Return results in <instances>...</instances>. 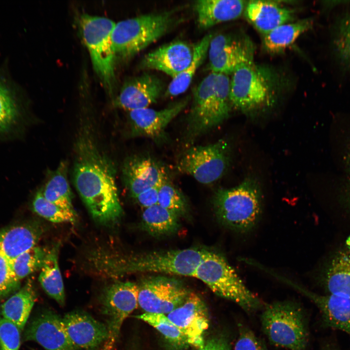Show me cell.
<instances>
[{
	"label": "cell",
	"instance_id": "1",
	"mask_svg": "<svg viewBox=\"0 0 350 350\" xmlns=\"http://www.w3.org/2000/svg\"><path fill=\"white\" fill-rule=\"evenodd\" d=\"M84 117L74 145L73 183L94 220L103 225L113 226L123 214L115 167L100 144L93 123Z\"/></svg>",
	"mask_w": 350,
	"mask_h": 350
},
{
	"label": "cell",
	"instance_id": "2",
	"mask_svg": "<svg viewBox=\"0 0 350 350\" xmlns=\"http://www.w3.org/2000/svg\"><path fill=\"white\" fill-rule=\"evenodd\" d=\"M208 249L190 247L155 251L132 256H118L112 252H94L90 264L94 270L107 276L138 272H158L193 277Z\"/></svg>",
	"mask_w": 350,
	"mask_h": 350
},
{
	"label": "cell",
	"instance_id": "3",
	"mask_svg": "<svg viewBox=\"0 0 350 350\" xmlns=\"http://www.w3.org/2000/svg\"><path fill=\"white\" fill-rule=\"evenodd\" d=\"M276 73L254 62L244 64L231 74L229 97L231 106L253 113L272 105L280 89Z\"/></svg>",
	"mask_w": 350,
	"mask_h": 350
},
{
	"label": "cell",
	"instance_id": "4",
	"mask_svg": "<svg viewBox=\"0 0 350 350\" xmlns=\"http://www.w3.org/2000/svg\"><path fill=\"white\" fill-rule=\"evenodd\" d=\"M213 203L216 217L222 225L236 232H245L260 219L261 190L255 179L248 177L234 187L217 190Z\"/></svg>",
	"mask_w": 350,
	"mask_h": 350
},
{
	"label": "cell",
	"instance_id": "5",
	"mask_svg": "<svg viewBox=\"0 0 350 350\" xmlns=\"http://www.w3.org/2000/svg\"><path fill=\"white\" fill-rule=\"evenodd\" d=\"M175 12L143 15L115 23L111 40L116 58L128 59L164 35L175 23Z\"/></svg>",
	"mask_w": 350,
	"mask_h": 350
},
{
	"label": "cell",
	"instance_id": "6",
	"mask_svg": "<svg viewBox=\"0 0 350 350\" xmlns=\"http://www.w3.org/2000/svg\"><path fill=\"white\" fill-rule=\"evenodd\" d=\"M217 296L252 312L262 305L260 299L245 285L221 253L208 249L193 275Z\"/></svg>",
	"mask_w": 350,
	"mask_h": 350
},
{
	"label": "cell",
	"instance_id": "7",
	"mask_svg": "<svg viewBox=\"0 0 350 350\" xmlns=\"http://www.w3.org/2000/svg\"><path fill=\"white\" fill-rule=\"evenodd\" d=\"M115 22L101 16L83 14L78 18V27L92 61L93 69L103 86L113 96L115 86L116 60L111 35Z\"/></svg>",
	"mask_w": 350,
	"mask_h": 350
},
{
	"label": "cell",
	"instance_id": "8",
	"mask_svg": "<svg viewBox=\"0 0 350 350\" xmlns=\"http://www.w3.org/2000/svg\"><path fill=\"white\" fill-rule=\"evenodd\" d=\"M262 328L273 345L289 350H305L308 334L303 313L292 301H277L265 306Z\"/></svg>",
	"mask_w": 350,
	"mask_h": 350
},
{
	"label": "cell",
	"instance_id": "9",
	"mask_svg": "<svg viewBox=\"0 0 350 350\" xmlns=\"http://www.w3.org/2000/svg\"><path fill=\"white\" fill-rule=\"evenodd\" d=\"M230 159V144L222 139L209 145L191 147L180 158L177 168L198 182L208 184L223 175Z\"/></svg>",
	"mask_w": 350,
	"mask_h": 350
},
{
	"label": "cell",
	"instance_id": "10",
	"mask_svg": "<svg viewBox=\"0 0 350 350\" xmlns=\"http://www.w3.org/2000/svg\"><path fill=\"white\" fill-rule=\"evenodd\" d=\"M100 300L108 331L102 350H114L123 321L138 306V284L131 281L112 283L104 289Z\"/></svg>",
	"mask_w": 350,
	"mask_h": 350
},
{
	"label": "cell",
	"instance_id": "11",
	"mask_svg": "<svg viewBox=\"0 0 350 350\" xmlns=\"http://www.w3.org/2000/svg\"><path fill=\"white\" fill-rule=\"evenodd\" d=\"M138 286V305L144 313L167 315L182 304L190 292L183 283L172 277L150 276Z\"/></svg>",
	"mask_w": 350,
	"mask_h": 350
},
{
	"label": "cell",
	"instance_id": "12",
	"mask_svg": "<svg viewBox=\"0 0 350 350\" xmlns=\"http://www.w3.org/2000/svg\"><path fill=\"white\" fill-rule=\"evenodd\" d=\"M166 315L184 335L189 345L198 349L204 345L210 318L206 305L199 296L190 292L182 304Z\"/></svg>",
	"mask_w": 350,
	"mask_h": 350
},
{
	"label": "cell",
	"instance_id": "13",
	"mask_svg": "<svg viewBox=\"0 0 350 350\" xmlns=\"http://www.w3.org/2000/svg\"><path fill=\"white\" fill-rule=\"evenodd\" d=\"M191 99L190 96H186L159 110L147 107L128 111L131 135L155 140L163 139L167 125L187 106Z\"/></svg>",
	"mask_w": 350,
	"mask_h": 350
},
{
	"label": "cell",
	"instance_id": "14",
	"mask_svg": "<svg viewBox=\"0 0 350 350\" xmlns=\"http://www.w3.org/2000/svg\"><path fill=\"white\" fill-rule=\"evenodd\" d=\"M25 340L37 342L47 350H78L65 329L62 318L46 310L35 316L24 332Z\"/></svg>",
	"mask_w": 350,
	"mask_h": 350
},
{
	"label": "cell",
	"instance_id": "15",
	"mask_svg": "<svg viewBox=\"0 0 350 350\" xmlns=\"http://www.w3.org/2000/svg\"><path fill=\"white\" fill-rule=\"evenodd\" d=\"M122 173L124 183L134 198L148 189L160 185L167 179L163 167L145 156L128 158L123 164Z\"/></svg>",
	"mask_w": 350,
	"mask_h": 350
},
{
	"label": "cell",
	"instance_id": "16",
	"mask_svg": "<svg viewBox=\"0 0 350 350\" xmlns=\"http://www.w3.org/2000/svg\"><path fill=\"white\" fill-rule=\"evenodd\" d=\"M62 322L68 337L78 349L98 350L108 337L105 324L87 313L75 310L67 313Z\"/></svg>",
	"mask_w": 350,
	"mask_h": 350
},
{
	"label": "cell",
	"instance_id": "17",
	"mask_svg": "<svg viewBox=\"0 0 350 350\" xmlns=\"http://www.w3.org/2000/svg\"><path fill=\"white\" fill-rule=\"evenodd\" d=\"M193 47L182 40L163 45L148 52L140 67L144 70L162 71L173 78L184 71L191 62Z\"/></svg>",
	"mask_w": 350,
	"mask_h": 350
},
{
	"label": "cell",
	"instance_id": "18",
	"mask_svg": "<svg viewBox=\"0 0 350 350\" xmlns=\"http://www.w3.org/2000/svg\"><path fill=\"white\" fill-rule=\"evenodd\" d=\"M164 89L163 83L158 77L145 72L124 82L116 105L127 111L147 108L157 102Z\"/></svg>",
	"mask_w": 350,
	"mask_h": 350
},
{
	"label": "cell",
	"instance_id": "19",
	"mask_svg": "<svg viewBox=\"0 0 350 350\" xmlns=\"http://www.w3.org/2000/svg\"><path fill=\"white\" fill-rule=\"evenodd\" d=\"M278 279L296 288L312 300L319 309L327 326L345 332L350 335V298L333 294L318 295L280 276Z\"/></svg>",
	"mask_w": 350,
	"mask_h": 350
},
{
	"label": "cell",
	"instance_id": "20",
	"mask_svg": "<svg viewBox=\"0 0 350 350\" xmlns=\"http://www.w3.org/2000/svg\"><path fill=\"white\" fill-rule=\"evenodd\" d=\"M217 73L211 72L193 89L187 118L186 137L191 141L207 132Z\"/></svg>",
	"mask_w": 350,
	"mask_h": 350
},
{
	"label": "cell",
	"instance_id": "21",
	"mask_svg": "<svg viewBox=\"0 0 350 350\" xmlns=\"http://www.w3.org/2000/svg\"><path fill=\"white\" fill-rule=\"evenodd\" d=\"M243 14L262 35L295 18L294 10L272 0L248 1Z\"/></svg>",
	"mask_w": 350,
	"mask_h": 350
},
{
	"label": "cell",
	"instance_id": "22",
	"mask_svg": "<svg viewBox=\"0 0 350 350\" xmlns=\"http://www.w3.org/2000/svg\"><path fill=\"white\" fill-rule=\"evenodd\" d=\"M43 227L35 222L6 227L0 230V254L10 261L36 245Z\"/></svg>",
	"mask_w": 350,
	"mask_h": 350
},
{
	"label": "cell",
	"instance_id": "23",
	"mask_svg": "<svg viewBox=\"0 0 350 350\" xmlns=\"http://www.w3.org/2000/svg\"><path fill=\"white\" fill-rule=\"evenodd\" d=\"M247 1L242 0H200L194 3L198 27L208 29L220 23L240 18Z\"/></svg>",
	"mask_w": 350,
	"mask_h": 350
},
{
	"label": "cell",
	"instance_id": "24",
	"mask_svg": "<svg viewBox=\"0 0 350 350\" xmlns=\"http://www.w3.org/2000/svg\"><path fill=\"white\" fill-rule=\"evenodd\" d=\"M321 280L329 294L350 298V246L335 252L324 268Z\"/></svg>",
	"mask_w": 350,
	"mask_h": 350
},
{
	"label": "cell",
	"instance_id": "25",
	"mask_svg": "<svg viewBox=\"0 0 350 350\" xmlns=\"http://www.w3.org/2000/svg\"><path fill=\"white\" fill-rule=\"evenodd\" d=\"M255 47L245 35L237 37L218 55L209 62L211 72L228 75L241 65L254 62Z\"/></svg>",
	"mask_w": 350,
	"mask_h": 350
},
{
	"label": "cell",
	"instance_id": "26",
	"mask_svg": "<svg viewBox=\"0 0 350 350\" xmlns=\"http://www.w3.org/2000/svg\"><path fill=\"white\" fill-rule=\"evenodd\" d=\"M312 18L285 23L263 35V47L270 54L280 53L292 45L303 34L313 27Z\"/></svg>",
	"mask_w": 350,
	"mask_h": 350
},
{
	"label": "cell",
	"instance_id": "27",
	"mask_svg": "<svg viewBox=\"0 0 350 350\" xmlns=\"http://www.w3.org/2000/svg\"><path fill=\"white\" fill-rule=\"evenodd\" d=\"M35 298L36 294L32 282L29 280L24 286L1 305L2 317L12 322L21 331H22Z\"/></svg>",
	"mask_w": 350,
	"mask_h": 350
},
{
	"label": "cell",
	"instance_id": "28",
	"mask_svg": "<svg viewBox=\"0 0 350 350\" xmlns=\"http://www.w3.org/2000/svg\"><path fill=\"white\" fill-rule=\"evenodd\" d=\"M60 244L57 242L48 249L38 280L45 292L61 306L65 303L63 281L58 262Z\"/></svg>",
	"mask_w": 350,
	"mask_h": 350
},
{
	"label": "cell",
	"instance_id": "29",
	"mask_svg": "<svg viewBox=\"0 0 350 350\" xmlns=\"http://www.w3.org/2000/svg\"><path fill=\"white\" fill-rule=\"evenodd\" d=\"M179 216L158 204L145 208L142 214L144 230L155 237L168 236L180 227Z\"/></svg>",
	"mask_w": 350,
	"mask_h": 350
},
{
	"label": "cell",
	"instance_id": "30",
	"mask_svg": "<svg viewBox=\"0 0 350 350\" xmlns=\"http://www.w3.org/2000/svg\"><path fill=\"white\" fill-rule=\"evenodd\" d=\"M68 164L63 161L41 190L45 199L65 210L76 212L72 205V193L68 178Z\"/></svg>",
	"mask_w": 350,
	"mask_h": 350
},
{
	"label": "cell",
	"instance_id": "31",
	"mask_svg": "<svg viewBox=\"0 0 350 350\" xmlns=\"http://www.w3.org/2000/svg\"><path fill=\"white\" fill-rule=\"evenodd\" d=\"M212 36L211 34L206 35L193 46L191 63L184 71L172 79L164 93L166 97L178 96L188 88L197 70L208 55L209 44Z\"/></svg>",
	"mask_w": 350,
	"mask_h": 350
},
{
	"label": "cell",
	"instance_id": "32",
	"mask_svg": "<svg viewBox=\"0 0 350 350\" xmlns=\"http://www.w3.org/2000/svg\"><path fill=\"white\" fill-rule=\"evenodd\" d=\"M229 86L228 75L217 73L208 121V131L221 124L229 116L232 106L229 97Z\"/></svg>",
	"mask_w": 350,
	"mask_h": 350
},
{
	"label": "cell",
	"instance_id": "33",
	"mask_svg": "<svg viewBox=\"0 0 350 350\" xmlns=\"http://www.w3.org/2000/svg\"><path fill=\"white\" fill-rule=\"evenodd\" d=\"M136 317L155 328L175 348L183 349L189 346L184 335L166 315L144 313Z\"/></svg>",
	"mask_w": 350,
	"mask_h": 350
},
{
	"label": "cell",
	"instance_id": "34",
	"mask_svg": "<svg viewBox=\"0 0 350 350\" xmlns=\"http://www.w3.org/2000/svg\"><path fill=\"white\" fill-rule=\"evenodd\" d=\"M48 249L35 246L11 261L17 278L20 281L33 272L41 269Z\"/></svg>",
	"mask_w": 350,
	"mask_h": 350
},
{
	"label": "cell",
	"instance_id": "35",
	"mask_svg": "<svg viewBox=\"0 0 350 350\" xmlns=\"http://www.w3.org/2000/svg\"><path fill=\"white\" fill-rule=\"evenodd\" d=\"M33 210L38 215L53 223L74 224L77 219L76 212L62 209L47 200L41 190L38 191L32 203Z\"/></svg>",
	"mask_w": 350,
	"mask_h": 350
},
{
	"label": "cell",
	"instance_id": "36",
	"mask_svg": "<svg viewBox=\"0 0 350 350\" xmlns=\"http://www.w3.org/2000/svg\"><path fill=\"white\" fill-rule=\"evenodd\" d=\"M158 204L179 217L187 213L188 205L185 197L167 179L159 187Z\"/></svg>",
	"mask_w": 350,
	"mask_h": 350
},
{
	"label": "cell",
	"instance_id": "37",
	"mask_svg": "<svg viewBox=\"0 0 350 350\" xmlns=\"http://www.w3.org/2000/svg\"><path fill=\"white\" fill-rule=\"evenodd\" d=\"M333 44L338 58L345 64L350 66V14L339 20Z\"/></svg>",
	"mask_w": 350,
	"mask_h": 350
},
{
	"label": "cell",
	"instance_id": "38",
	"mask_svg": "<svg viewBox=\"0 0 350 350\" xmlns=\"http://www.w3.org/2000/svg\"><path fill=\"white\" fill-rule=\"evenodd\" d=\"M18 111L15 102L7 88L0 83V133L15 122Z\"/></svg>",
	"mask_w": 350,
	"mask_h": 350
},
{
	"label": "cell",
	"instance_id": "39",
	"mask_svg": "<svg viewBox=\"0 0 350 350\" xmlns=\"http://www.w3.org/2000/svg\"><path fill=\"white\" fill-rule=\"evenodd\" d=\"M20 332L15 324L0 316V350H18Z\"/></svg>",
	"mask_w": 350,
	"mask_h": 350
},
{
	"label": "cell",
	"instance_id": "40",
	"mask_svg": "<svg viewBox=\"0 0 350 350\" xmlns=\"http://www.w3.org/2000/svg\"><path fill=\"white\" fill-rule=\"evenodd\" d=\"M19 281L13 271L11 261L0 254V299L17 290Z\"/></svg>",
	"mask_w": 350,
	"mask_h": 350
},
{
	"label": "cell",
	"instance_id": "41",
	"mask_svg": "<svg viewBox=\"0 0 350 350\" xmlns=\"http://www.w3.org/2000/svg\"><path fill=\"white\" fill-rule=\"evenodd\" d=\"M234 350H267L251 330L244 327H240Z\"/></svg>",
	"mask_w": 350,
	"mask_h": 350
},
{
	"label": "cell",
	"instance_id": "42",
	"mask_svg": "<svg viewBox=\"0 0 350 350\" xmlns=\"http://www.w3.org/2000/svg\"><path fill=\"white\" fill-rule=\"evenodd\" d=\"M159 186L154 187L144 191L135 199L145 209L158 204Z\"/></svg>",
	"mask_w": 350,
	"mask_h": 350
},
{
	"label": "cell",
	"instance_id": "43",
	"mask_svg": "<svg viewBox=\"0 0 350 350\" xmlns=\"http://www.w3.org/2000/svg\"><path fill=\"white\" fill-rule=\"evenodd\" d=\"M197 350H231L229 344L222 337H214L209 339Z\"/></svg>",
	"mask_w": 350,
	"mask_h": 350
},
{
	"label": "cell",
	"instance_id": "44",
	"mask_svg": "<svg viewBox=\"0 0 350 350\" xmlns=\"http://www.w3.org/2000/svg\"><path fill=\"white\" fill-rule=\"evenodd\" d=\"M348 174L346 181L343 189V196L345 202L350 208V151L347 158Z\"/></svg>",
	"mask_w": 350,
	"mask_h": 350
},
{
	"label": "cell",
	"instance_id": "45",
	"mask_svg": "<svg viewBox=\"0 0 350 350\" xmlns=\"http://www.w3.org/2000/svg\"><path fill=\"white\" fill-rule=\"evenodd\" d=\"M334 350V349H332V348H331V349L329 348V349H326V350Z\"/></svg>",
	"mask_w": 350,
	"mask_h": 350
}]
</instances>
